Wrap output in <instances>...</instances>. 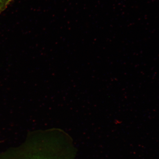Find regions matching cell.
<instances>
[{
	"label": "cell",
	"mask_w": 159,
	"mask_h": 159,
	"mask_svg": "<svg viewBox=\"0 0 159 159\" xmlns=\"http://www.w3.org/2000/svg\"><path fill=\"white\" fill-rule=\"evenodd\" d=\"M13 0H0V14L8 7Z\"/></svg>",
	"instance_id": "cell-1"
}]
</instances>
